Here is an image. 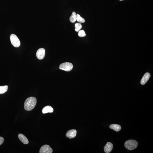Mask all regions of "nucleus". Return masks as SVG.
Returning <instances> with one entry per match:
<instances>
[{"mask_svg": "<svg viewBox=\"0 0 153 153\" xmlns=\"http://www.w3.org/2000/svg\"><path fill=\"white\" fill-rule=\"evenodd\" d=\"M53 108L50 106H46L43 108L42 110L43 114H45L49 113H53Z\"/></svg>", "mask_w": 153, "mask_h": 153, "instance_id": "9b49d317", "label": "nucleus"}, {"mask_svg": "<svg viewBox=\"0 0 153 153\" xmlns=\"http://www.w3.org/2000/svg\"><path fill=\"white\" fill-rule=\"evenodd\" d=\"M37 103L36 98L30 97L28 98L25 100L24 103V108L27 111L32 110L35 108Z\"/></svg>", "mask_w": 153, "mask_h": 153, "instance_id": "f257e3e1", "label": "nucleus"}, {"mask_svg": "<svg viewBox=\"0 0 153 153\" xmlns=\"http://www.w3.org/2000/svg\"><path fill=\"white\" fill-rule=\"evenodd\" d=\"M10 39L12 45L15 47H18L20 45V43L19 39L14 34L10 35Z\"/></svg>", "mask_w": 153, "mask_h": 153, "instance_id": "7ed1b4c3", "label": "nucleus"}, {"mask_svg": "<svg viewBox=\"0 0 153 153\" xmlns=\"http://www.w3.org/2000/svg\"><path fill=\"white\" fill-rule=\"evenodd\" d=\"M77 133V131L75 129H72L67 132L66 134V136L69 139L73 138L76 136Z\"/></svg>", "mask_w": 153, "mask_h": 153, "instance_id": "0eeeda50", "label": "nucleus"}, {"mask_svg": "<svg viewBox=\"0 0 153 153\" xmlns=\"http://www.w3.org/2000/svg\"><path fill=\"white\" fill-rule=\"evenodd\" d=\"M53 149L49 145H45L41 147L40 149V153H51Z\"/></svg>", "mask_w": 153, "mask_h": 153, "instance_id": "39448f33", "label": "nucleus"}, {"mask_svg": "<svg viewBox=\"0 0 153 153\" xmlns=\"http://www.w3.org/2000/svg\"><path fill=\"white\" fill-rule=\"evenodd\" d=\"M138 143L137 141L134 140H129L125 143V148L129 150H133L137 148Z\"/></svg>", "mask_w": 153, "mask_h": 153, "instance_id": "f03ea898", "label": "nucleus"}, {"mask_svg": "<svg viewBox=\"0 0 153 153\" xmlns=\"http://www.w3.org/2000/svg\"><path fill=\"white\" fill-rule=\"evenodd\" d=\"M77 20L79 23H84L85 22L84 19L81 17L80 15L79 14H77Z\"/></svg>", "mask_w": 153, "mask_h": 153, "instance_id": "2eb2a0df", "label": "nucleus"}, {"mask_svg": "<svg viewBox=\"0 0 153 153\" xmlns=\"http://www.w3.org/2000/svg\"><path fill=\"white\" fill-rule=\"evenodd\" d=\"M78 36L80 37H83L86 36V34L84 30H82L79 31L78 33Z\"/></svg>", "mask_w": 153, "mask_h": 153, "instance_id": "f3484780", "label": "nucleus"}, {"mask_svg": "<svg viewBox=\"0 0 153 153\" xmlns=\"http://www.w3.org/2000/svg\"><path fill=\"white\" fill-rule=\"evenodd\" d=\"M73 65L69 62H65L61 64L59 66L60 69L66 72H69L73 68Z\"/></svg>", "mask_w": 153, "mask_h": 153, "instance_id": "20e7f679", "label": "nucleus"}, {"mask_svg": "<svg viewBox=\"0 0 153 153\" xmlns=\"http://www.w3.org/2000/svg\"><path fill=\"white\" fill-rule=\"evenodd\" d=\"M151 77L150 74L149 73H146L143 77H142V79L141 81V84L142 85H144L147 83V81Z\"/></svg>", "mask_w": 153, "mask_h": 153, "instance_id": "1a4fd4ad", "label": "nucleus"}, {"mask_svg": "<svg viewBox=\"0 0 153 153\" xmlns=\"http://www.w3.org/2000/svg\"><path fill=\"white\" fill-rule=\"evenodd\" d=\"M8 86L7 85L0 86V94H3L6 92L8 90Z\"/></svg>", "mask_w": 153, "mask_h": 153, "instance_id": "4468645a", "label": "nucleus"}, {"mask_svg": "<svg viewBox=\"0 0 153 153\" xmlns=\"http://www.w3.org/2000/svg\"><path fill=\"white\" fill-rule=\"evenodd\" d=\"M113 144L110 142H107L104 148V152L105 153H110L113 148Z\"/></svg>", "mask_w": 153, "mask_h": 153, "instance_id": "6e6552de", "label": "nucleus"}, {"mask_svg": "<svg viewBox=\"0 0 153 153\" xmlns=\"http://www.w3.org/2000/svg\"><path fill=\"white\" fill-rule=\"evenodd\" d=\"M36 55L38 59L39 60H42L44 57L45 55V50L44 48H41L37 50Z\"/></svg>", "mask_w": 153, "mask_h": 153, "instance_id": "423d86ee", "label": "nucleus"}, {"mask_svg": "<svg viewBox=\"0 0 153 153\" xmlns=\"http://www.w3.org/2000/svg\"><path fill=\"white\" fill-rule=\"evenodd\" d=\"M110 128L112 129L116 132L120 131L121 129V127L119 125L113 124L110 125L109 126Z\"/></svg>", "mask_w": 153, "mask_h": 153, "instance_id": "f8f14e48", "label": "nucleus"}, {"mask_svg": "<svg viewBox=\"0 0 153 153\" xmlns=\"http://www.w3.org/2000/svg\"><path fill=\"white\" fill-rule=\"evenodd\" d=\"M4 141V139L3 138L0 137V145L2 144L3 143Z\"/></svg>", "mask_w": 153, "mask_h": 153, "instance_id": "a211bd4d", "label": "nucleus"}, {"mask_svg": "<svg viewBox=\"0 0 153 153\" xmlns=\"http://www.w3.org/2000/svg\"><path fill=\"white\" fill-rule=\"evenodd\" d=\"M18 137L19 139L21 141L22 143L25 144H27L29 143V141L27 138L24 135L21 133H20L18 135Z\"/></svg>", "mask_w": 153, "mask_h": 153, "instance_id": "9d476101", "label": "nucleus"}, {"mask_svg": "<svg viewBox=\"0 0 153 153\" xmlns=\"http://www.w3.org/2000/svg\"><path fill=\"white\" fill-rule=\"evenodd\" d=\"M69 20L71 23H74L77 20V15L75 12L72 13V15L69 18Z\"/></svg>", "mask_w": 153, "mask_h": 153, "instance_id": "ddd939ff", "label": "nucleus"}, {"mask_svg": "<svg viewBox=\"0 0 153 153\" xmlns=\"http://www.w3.org/2000/svg\"><path fill=\"white\" fill-rule=\"evenodd\" d=\"M82 28V26L81 23H77L75 24V30L76 32H79Z\"/></svg>", "mask_w": 153, "mask_h": 153, "instance_id": "dca6fc26", "label": "nucleus"}, {"mask_svg": "<svg viewBox=\"0 0 153 153\" xmlns=\"http://www.w3.org/2000/svg\"><path fill=\"white\" fill-rule=\"evenodd\" d=\"M119 0L120 1H122L123 0Z\"/></svg>", "mask_w": 153, "mask_h": 153, "instance_id": "6ab92c4d", "label": "nucleus"}]
</instances>
